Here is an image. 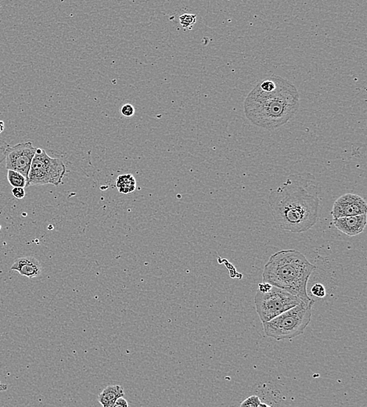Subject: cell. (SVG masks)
<instances>
[{
  "mask_svg": "<svg viewBox=\"0 0 367 407\" xmlns=\"http://www.w3.org/2000/svg\"><path fill=\"white\" fill-rule=\"evenodd\" d=\"M196 21H197V16L195 14H185L179 18V22L181 24L182 26L188 30H191L193 25H195Z\"/></svg>",
  "mask_w": 367,
  "mask_h": 407,
  "instance_id": "14",
  "label": "cell"
},
{
  "mask_svg": "<svg viewBox=\"0 0 367 407\" xmlns=\"http://www.w3.org/2000/svg\"><path fill=\"white\" fill-rule=\"evenodd\" d=\"M272 288V285H269L268 283L262 282L258 285V292H262V293H265V292H268L270 291Z\"/></svg>",
  "mask_w": 367,
  "mask_h": 407,
  "instance_id": "19",
  "label": "cell"
},
{
  "mask_svg": "<svg viewBox=\"0 0 367 407\" xmlns=\"http://www.w3.org/2000/svg\"><path fill=\"white\" fill-rule=\"evenodd\" d=\"M366 211L367 204L363 197L354 193H345L335 200L331 215L334 220H336L338 218L366 214Z\"/></svg>",
  "mask_w": 367,
  "mask_h": 407,
  "instance_id": "8",
  "label": "cell"
},
{
  "mask_svg": "<svg viewBox=\"0 0 367 407\" xmlns=\"http://www.w3.org/2000/svg\"><path fill=\"white\" fill-rule=\"evenodd\" d=\"M258 407H272V406H270V405H267V404L262 403V402H261V403L259 404V405H258Z\"/></svg>",
  "mask_w": 367,
  "mask_h": 407,
  "instance_id": "22",
  "label": "cell"
},
{
  "mask_svg": "<svg viewBox=\"0 0 367 407\" xmlns=\"http://www.w3.org/2000/svg\"><path fill=\"white\" fill-rule=\"evenodd\" d=\"M316 268L300 251L281 250L272 254L264 266L262 282L284 290L302 302H311L313 299L308 295L307 285Z\"/></svg>",
  "mask_w": 367,
  "mask_h": 407,
  "instance_id": "3",
  "label": "cell"
},
{
  "mask_svg": "<svg viewBox=\"0 0 367 407\" xmlns=\"http://www.w3.org/2000/svg\"><path fill=\"white\" fill-rule=\"evenodd\" d=\"M334 227L348 237H355L361 234L366 226V214L348 216L334 220Z\"/></svg>",
  "mask_w": 367,
  "mask_h": 407,
  "instance_id": "9",
  "label": "cell"
},
{
  "mask_svg": "<svg viewBox=\"0 0 367 407\" xmlns=\"http://www.w3.org/2000/svg\"><path fill=\"white\" fill-rule=\"evenodd\" d=\"M268 200L278 227L296 234L313 228L321 213L316 179L308 172L290 175L270 192Z\"/></svg>",
  "mask_w": 367,
  "mask_h": 407,
  "instance_id": "1",
  "label": "cell"
},
{
  "mask_svg": "<svg viewBox=\"0 0 367 407\" xmlns=\"http://www.w3.org/2000/svg\"><path fill=\"white\" fill-rule=\"evenodd\" d=\"M120 111H121V114L122 115L127 117V118H129V117H132L135 114V108H134L132 104H127L121 107Z\"/></svg>",
  "mask_w": 367,
  "mask_h": 407,
  "instance_id": "17",
  "label": "cell"
},
{
  "mask_svg": "<svg viewBox=\"0 0 367 407\" xmlns=\"http://www.w3.org/2000/svg\"><path fill=\"white\" fill-rule=\"evenodd\" d=\"M297 88L277 76L265 78L257 83L244 101V113L253 125L274 130L286 124L299 111Z\"/></svg>",
  "mask_w": 367,
  "mask_h": 407,
  "instance_id": "2",
  "label": "cell"
},
{
  "mask_svg": "<svg viewBox=\"0 0 367 407\" xmlns=\"http://www.w3.org/2000/svg\"><path fill=\"white\" fill-rule=\"evenodd\" d=\"M110 407H128V403L124 397H121Z\"/></svg>",
  "mask_w": 367,
  "mask_h": 407,
  "instance_id": "20",
  "label": "cell"
},
{
  "mask_svg": "<svg viewBox=\"0 0 367 407\" xmlns=\"http://www.w3.org/2000/svg\"><path fill=\"white\" fill-rule=\"evenodd\" d=\"M11 270L17 271L20 275L28 278L39 277L42 273V265L37 258L32 256L22 257L14 261Z\"/></svg>",
  "mask_w": 367,
  "mask_h": 407,
  "instance_id": "10",
  "label": "cell"
},
{
  "mask_svg": "<svg viewBox=\"0 0 367 407\" xmlns=\"http://www.w3.org/2000/svg\"><path fill=\"white\" fill-rule=\"evenodd\" d=\"M254 300L257 313L262 323L270 321L302 302L298 297L274 286L265 293L258 291Z\"/></svg>",
  "mask_w": 367,
  "mask_h": 407,
  "instance_id": "6",
  "label": "cell"
},
{
  "mask_svg": "<svg viewBox=\"0 0 367 407\" xmlns=\"http://www.w3.org/2000/svg\"><path fill=\"white\" fill-rule=\"evenodd\" d=\"M4 128H5V124H4V121H0V133L4 132Z\"/></svg>",
  "mask_w": 367,
  "mask_h": 407,
  "instance_id": "21",
  "label": "cell"
},
{
  "mask_svg": "<svg viewBox=\"0 0 367 407\" xmlns=\"http://www.w3.org/2000/svg\"><path fill=\"white\" fill-rule=\"evenodd\" d=\"M123 387L119 384H112L106 387L98 396V402L103 407H110L121 397H124Z\"/></svg>",
  "mask_w": 367,
  "mask_h": 407,
  "instance_id": "11",
  "label": "cell"
},
{
  "mask_svg": "<svg viewBox=\"0 0 367 407\" xmlns=\"http://www.w3.org/2000/svg\"><path fill=\"white\" fill-rule=\"evenodd\" d=\"M12 194L15 198L22 199L25 197V188L17 187L12 190Z\"/></svg>",
  "mask_w": 367,
  "mask_h": 407,
  "instance_id": "18",
  "label": "cell"
},
{
  "mask_svg": "<svg viewBox=\"0 0 367 407\" xmlns=\"http://www.w3.org/2000/svg\"><path fill=\"white\" fill-rule=\"evenodd\" d=\"M311 293L316 298L323 299L326 295V288L322 284H316L311 289Z\"/></svg>",
  "mask_w": 367,
  "mask_h": 407,
  "instance_id": "16",
  "label": "cell"
},
{
  "mask_svg": "<svg viewBox=\"0 0 367 407\" xmlns=\"http://www.w3.org/2000/svg\"><path fill=\"white\" fill-rule=\"evenodd\" d=\"M117 188L118 191L123 194L132 193L136 188V182L132 175H121L117 179Z\"/></svg>",
  "mask_w": 367,
  "mask_h": 407,
  "instance_id": "12",
  "label": "cell"
},
{
  "mask_svg": "<svg viewBox=\"0 0 367 407\" xmlns=\"http://www.w3.org/2000/svg\"><path fill=\"white\" fill-rule=\"evenodd\" d=\"M261 403L260 398L257 395H251L243 401L241 407H258Z\"/></svg>",
  "mask_w": 367,
  "mask_h": 407,
  "instance_id": "15",
  "label": "cell"
},
{
  "mask_svg": "<svg viewBox=\"0 0 367 407\" xmlns=\"http://www.w3.org/2000/svg\"><path fill=\"white\" fill-rule=\"evenodd\" d=\"M313 304L314 300L302 302L270 321L262 323L265 334L277 341L295 338L301 335L311 322Z\"/></svg>",
  "mask_w": 367,
  "mask_h": 407,
  "instance_id": "4",
  "label": "cell"
},
{
  "mask_svg": "<svg viewBox=\"0 0 367 407\" xmlns=\"http://www.w3.org/2000/svg\"><path fill=\"white\" fill-rule=\"evenodd\" d=\"M7 179L11 186L14 188L27 187L28 181L19 172L13 170L7 171Z\"/></svg>",
  "mask_w": 367,
  "mask_h": 407,
  "instance_id": "13",
  "label": "cell"
},
{
  "mask_svg": "<svg viewBox=\"0 0 367 407\" xmlns=\"http://www.w3.org/2000/svg\"><path fill=\"white\" fill-rule=\"evenodd\" d=\"M37 148L32 145V142L17 144L10 147L7 155V170H13L21 173L28 181L32 160Z\"/></svg>",
  "mask_w": 367,
  "mask_h": 407,
  "instance_id": "7",
  "label": "cell"
},
{
  "mask_svg": "<svg viewBox=\"0 0 367 407\" xmlns=\"http://www.w3.org/2000/svg\"><path fill=\"white\" fill-rule=\"evenodd\" d=\"M66 174V166L59 158L49 157L44 150L37 148L28 174L27 187L51 184L58 186Z\"/></svg>",
  "mask_w": 367,
  "mask_h": 407,
  "instance_id": "5",
  "label": "cell"
}]
</instances>
